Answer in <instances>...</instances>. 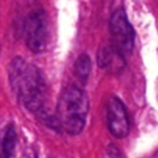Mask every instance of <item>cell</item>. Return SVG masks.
Returning <instances> with one entry per match:
<instances>
[{
    "instance_id": "6da1fadb",
    "label": "cell",
    "mask_w": 158,
    "mask_h": 158,
    "mask_svg": "<svg viewBox=\"0 0 158 158\" xmlns=\"http://www.w3.org/2000/svg\"><path fill=\"white\" fill-rule=\"evenodd\" d=\"M7 72L11 89L19 101L27 110L49 122L46 111L47 84L42 72L22 57L14 58L9 64Z\"/></svg>"
},
{
    "instance_id": "7a4b0ae2",
    "label": "cell",
    "mask_w": 158,
    "mask_h": 158,
    "mask_svg": "<svg viewBox=\"0 0 158 158\" xmlns=\"http://www.w3.org/2000/svg\"><path fill=\"white\" fill-rule=\"evenodd\" d=\"M89 112V100L84 90L78 86L65 88L57 104V128L68 135H78L83 131Z\"/></svg>"
},
{
    "instance_id": "3957f363",
    "label": "cell",
    "mask_w": 158,
    "mask_h": 158,
    "mask_svg": "<svg viewBox=\"0 0 158 158\" xmlns=\"http://www.w3.org/2000/svg\"><path fill=\"white\" fill-rule=\"evenodd\" d=\"M25 41L33 53H42L49 42V21L43 10L32 11L25 21Z\"/></svg>"
},
{
    "instance_id": "277c9868",
    "label": "cell",
    "mask_w": 158,
    "mask_h": 158,
    "mask_svg": "<svg viewBox=\"0 0 158 158\" xmlns=\"http://www.w3.org/2000/svg\"><path fill=\"white\" fill-rule=\"evenodd\" d=\"M110 32L114 47L122 54L132 52L135 43V32L123 9L116 10L110 19Z\"/></svg>"
},
{
    "instance_id": "5b68a950",
    "label": "cell",
    "mask_w": 158,
    "mask_h": 158,
    "mask_svg": "<svg viewBox=\"0 0 158 158\" xmlns=\"http://www.w3.org/2000/svg\"><path fill=\"white\" fill-rule=\"evenodd\" d=\"M106 121L107 128L112 136L117 138H123L128 135L130 123L127 111L122 101L116 96L109 98L106 102Z\"/></svg>"
},
{
    "instance_id": "8992f818",
    "label": "cell",
    "mask_w": 158,
    "mask_h": 158,
    "mask_svg": "<svg viewBox=\"0 0 158 158\" xmlns=\"http://www.w3.org/2000/svg\"><path fill=\"white\" fill-rule=\"evenodd\" d=\"M98 63L101 68L109 72H120L125 65L123 54L120 53L114 46L104 47L98 53Z\"/></svg>"
},
{
    "instance_id": "52a82bcc",
    "label": "cell",
    "mask_w": 158,
    "mask_h": 158,
    "mask_svg": "<svg viewBox=\"0 0 158 158\" xmlns=\"http://www.w3.org/2000/svg\"><path fill=\"white\" fill-rule=\"evenodd\" d=\"M15 146H16V131L12 125H9L2 137L0 158H10L15 149Z\"/></svg>"
},
{
    "instance_id": "ba28073f",
    "label": "cell",
    "mask_w": 158,
    "mask_h": 158,
    "mask_svg": "<svg viewBox=\"0 0 158 158\" xmlns=\"http://www.w3.org/2000/svg\"><path fill=\"white\" fill-rule=\"evenodd\" d=\"M74 69H75V74L77 77L85 81L90 74V70H91V60H90V57L85 53L80 54L75 62V65H74Z\"/></svg>"
},
{
    "instance_id": "9c48e42d",
    "label": "cell",
    "mask_w": 158,
    "mask_h": 158,
    "mask_svg": "<svg viewBox=\"0 0 158 158\" xmlns=\"http://www.w3.org/2000/svg\"><path fill=\"white\" fill-rule=\"evenodd\" d=\"M106 158H123V157L114 144H110L106 148Z\"/></svg>"
}]
</instances>
